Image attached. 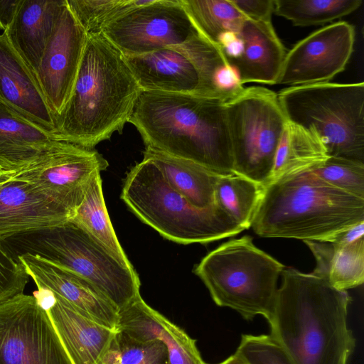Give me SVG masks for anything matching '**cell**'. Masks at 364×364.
I'll use <instances>...</instances> for the list:
<instances>
[{
    "mask_svg": "<svg viewBox=\"0 0 364 364\" xmlns=\"http://www.w3.org/2000/svg\"><path fill=\"white\" fill-rule=\"evenodd\" d=\"M235 353L247 364H294L271 335H242Z\"/></svg>",
    "mask_w": 364,
    "mask_h": 364,
    "instance_id": "obj_35",
    "label": "cell"
},
{
    "mask_svg": "<svg viewBox=\"0 0 364 364\" xmlns=\"http://www.w3.org/2000/svg\"><path fill=\"white\" fill-rule=\"evenodd\" d=\"M100 33L124 56L173 48L199 33L179 0H150L109 21Z\"/></svg>",
    "mask_w": 364,
    "mask_h": 364,
    "instance_id": "obj_11",
    "label": "cell"
},
{
    "mask_svg": "<svg viewBox=\"0 0 364 364\" xmlns=\"http://www.w3.org/2000/svg\"><path fill=\"white\" fill-rule=\"evenodd\" d=\"M197 31L215 45L245 18L231 0H179Z\"/></svg>",
    "mask_w": 364,
    "mask_h": 364,
    "instance_id": "obj_29",
    "label": "cell"
},
{
    "mask_svg": "<svg viewBox=\"0 0 364 364\" xmlns=\"http://www.w3.org/2000/svg\"><path fill=\"white\" fill-rule=\"evenodd\" d=\"M101 172L90 180L83 199L70 220L101 243L119 262L133 267L119 242L106 208Z\"/></svg>",
    "mask_w": 364,
    "mask_h": 364,
    "instance_id": "obj_27",
    "label": "cell"
},
{
    "mask_svg": "<svg viewBox=\"0 0 364 364\" xmlns=\"http://www.w3.org/2000/svg\"><path fill=\"white\" fill-rule=\"evenodd\" d=\"M30 277L0 243V303L22 294Z\"/></svg>",
    "mask_w": 364,
    "mask_h": 364,
    "instance_id": "obj_36",
    "label": "cell"
},
{
    "mask_svg": "<svg viewBox=\"0 0 364 364\" xmlns=\"http://www.w3.org/2000/svg\"><path fill=\"white\" fill-rule=\"evenodd\" d=\"M225 102L191 93L141 91L129 122L146 148L233 173Z\"/></svg>",
    "mask_w": 364,
    "mask_h": 364,
    "instance_id": "obj_2",
    "label": "cell"
},
{
    "mask_svg": "<svg viewBox=\"0 0 364 364\" xmlns=\"http://www.w3.org/2000/svg\"><path fill=\"white\" fill-rule=\"evenodd\" d=\"M0 102L45 129L57 132L55 119L35 75L0 34Z\"/></svg>",
    "mask_w": 364,
    "mask_h": 364,
    "instance_id": "obj_18",
    "label": "cell"
},
{
    "mask_svg": "<svg viewBox=\"0 0 364 364\" xmlns=\"http://www.w3.org/2000/svg\"><path fill=\"white\" fill-rule=\"evenodd\" d=\"M123 56L141 91L195 94L198 87L195 67L173 48Z\"/></svg>",
    "mask_w": 364,
    "mask_h": 364,
    "instance_id": "obj_23",
    "label": "cell"
},
{
    "mask_svg": "<svg viewBox=\"0 0 364 364\" xmlns=\"http://www.w3.org/2000/svg\"><path fill=\"white\" fill-rule=\"evenodd\" d=\"M364 237V222L357 223L328 237L323 242L348 245Z\"/></svg>",
    "mask_w": 364,
    "mask_h": 364,
    "instance_id": "obj_38",
    "label": "cell"
},
{
    "mask_svg": "<svg viewBox=\"0 0 364 364\" xmlns=\"http://www.w3.org/2000/svg\"><path fill=\"white\" fill-rule=\"evenodd\" d=\"M17 171L6 169L0 166V184L11 180Z\"/></svg>",
    "mask_w": 364,
    "mask_h": 364,
    "instance_id": "obj_40",
    "label": "cell"
},
{
    "mask_svg": "<svg viewBox=\"0 0 364 364\" xmlns=\"http://www.w3.org/2000/svg\"><path fill=\"white\" fill-rule=\"evenodd\" d=\"M281 275L267 320L270 335L294 364H347L355 346L347 324V291L294 268H284Z\"/></svg>",
    "mask_w": 364,
    "mask_h": 364,
    "instance_id": "obj_1",
    "label": "cell"
},
{
    "mask_svg": "<svg viewBox=\"0 0 364 364\" xmlns=\"http://www.w3.org/2000/svg\"><path fill=\"white\" fill-rule=\"evenodd\" d=\"M313 253L316 266L311 274L333 288L347 291L364 282V237L348 245L304 241Z\"/></svg>",
    "mask_w": 364,
    "mask_h": 364,
    "instance_id": "obj_25",
    "label": "cell"
},
{
    "mask_svg": "<svg viewBox=\"0 0 364 364\" xmlns=\"http://www.w3.org/2000/svg\"><path fill=\"white\" fill-rule=\"evenodd\" d=\"M116 330L139 341H161L167 350L170 364H206L196 340L149 306L141 295L119 311Z\"/></svg>",
    "mask_w": 364,
    "mask_h": 364,
    "instance_id": "obj_19",
    "label": "cell"
},
{
    "mask_svg": "<svg viewBox=\"0 0 364 364\" xmlns=\"http://www.w3.org/2000/svg\"><path fill=\"white\" fill-rule=\"evenodd\" d=\"M354 41V28L346 21L311 33L286 53L277 84L293 87L329 82L345 69Z\"/></svg>",
    "mask_w": 364,
    "mask_h": 364,
    "instance_id": "obj_12",
    "label": "cell"
},
{
    "mask_svg": "<svg viewBox=\"0 0 364 364\" xmlns=\"http://www.w3.org/2000/svg\"><path fill=\"white\" fill-rule=\"evenodd\" d=\"M144 159L152 161L169 185L193 206L200 209L216 206L215 186L220 175L193 161L145 148Z\"/></svg>",
    "mask_w": 364,
    "mask_h": 364,
    "instance_id": "obj_24",
    "label": "cell"
},
{
    "mask_svg": "<svg viewBox=\"0 0 364 364\" xmlns=\"http://www.w3.org/2000/svg\"><path fill=\"white\" fill-rule=\"evenodd\" d=\"M17 259L30 254L70 270L92 283L119 311L140 296L134 267L119 262L101 243L70 220L0 241Z\"/></svg>",
    "mask_w": 364,
    "mask_h": 364,
    "instance_id": "obj_6",
    "label": "cell"
},
{
    "mask_svg": "<svg viewBox=\"0 0 364 364\" xmlns=\"http://www.w3.org/2000/svg\"><path fill=\"white\" fill-rule=\"evenodd\" d=\"M108 165L95 149L69 143L60 151L17 171L13 178L31 184L73 213L81 203L91 178Z\"/></svg>",
    "mask_w": 364,
    "mask_h": 364,
    "instance_id": "obj_13",
    "label": "cell"
},
{
    "mask_svg": "<svg viewBox=\"0 0 364 364\" xmlns=\"http://www.w3.org/2000/svg\"><path fill=\"white\" fill-rule=\"evenodd\" d=\"M208 364V363H206ZM217 364H247L237 353H234L225 360Z\"/></svg>",
    "mask_w": 364,
    "mask_h": 364,
    "instance_id": "obj_41",
    "label": "cell"
},
{
    "mask_svg": "<svg viewBox=\"0 0 364 364\" xmlns=\"http://www.w3.org/2000/svg\"><path fill=\"white\" fill-rule=\"evenodd\" d=\"M0 364H73L34 295L0 303Z\"/></svg>",
    "mask_w": 364,
    "mask_h": 364,
    "instance_id": "obj_10",
    "label": "cell"
},
{
    "mask_svg": "<svg viewBox=\"0 0 364 364\" xmlns=\"http://www.w3.org/2000/svg\"><path fill=\"white\" fill-rule=\"evenodd\" d=\"M121 198L143 223L177 243H208L245 230L217 205L208 209L193 206L147 159L131 168Z\"/></svg>",
    "mask_w": 364,
    "mask_h": 364,
    "instance_id": "obj_5",
    "label": "cell"
},
{
    "mask_svg": "<svg viewBox=\"0 0 364 364\" xmlns=\"http://www.w3.org/2000/svg\"><path fill=\"white\" fill-rule=\"evenodd\" d=\"M73 214L30 183L12 178L0 184V241L64 224Z\"/></svg>",
    "mask_w": 364,
    "mask_h": 364,
    "instance_id": "obj_17",
    "label": "cell"
},
{
    "mask_svg": "<svg viewBox=\"0 0 364 364\" xmlns=\"http://www.w3.org/2000/svg\"><path fill=\"white\" fill-rule=\"evenodd\" d=\"M52 295L45 309L73 364H96L116 330L86 317L60 296Z\"/></svg>",
    "mask_w": 364,
    "mask_h": 364,
    "instance_id": "obj_21",
    "label": "cell"
},
{
    "mask_svg": "<svg viewBox=\"0 0 364 364\" xmlns=\"http://www.w3.org/2000/svg\"><path fill=\"white\" fill-rule=\"evenodd\" d=\"M69 143L0 102V166L20 171Z\"/></svg>",
    "mask_w": 364,
    "mask_h": 364,
    "instance_id": "obj_20",
    "label": "cell"
},
{
    "mask_svg": "<svg viewBox=\"0 0 364 364\" xmlns=\"http://www.w3.org/2000/svg\"><path fill=\"white\" fill-rule=\"evenodd\" d=\"M65 4V0H21L13 22L4 31L34 75Z\"/></svg>",
    "mask_w": 364,
    "mask_h": 364,
    "instance_id": "obj_22",
    "label": "cell"
},
{
    "mask_svg": "<svg viewBox=\"0 0 364 364\" xmlns=\"http://www.w3.org/2000/svg\"><path fill=\"white\" fill-rule=\"evenodd\" d=\"M87 41L66 3L35 74L55 121L72 93Z\"/></svg>",
    "mask_w": 364,
    "mask_h": 364,
    "instance_id": "obj_14",
    "label": "cell"
},
{
    "mask_svg": "<svg viewBox=\"0 0 364 364\" xmlns=\"http://www.w3.org/2000/svg\"><path fill=\"white\" fill-rule=\"evenodd\" d=\"M328 157L324 146L315 133L287 121L266 186L306 171Z\"/></svg>",
    "mask_w": 364,
    "mask_h": 364,
    "instance_id": "obj_26",
    "label": "cell"
},
{
    "mask_svg": "<svg viewBox=\"0 0 364 364\" xmlns=\"http://www.w3.org/2000/svg\"><path fill=\"white\" fill-rule=\"evenodd\" d=\"M285 267L257 247L250 236L225 242L205 256L194 269L214 302L246 320L270 318L277 280Z\"/></svg>",
    "mask_w": 364,
    "mask_h": 364,
    "instance_id": "obj_8",
    "label": "cell"
},
{
    "mask_svg": "<svg viewBox=\"0 0 364 364\" xmlns=\"http://www.w3.org/2000/svg\"><path fill=\"white\" fill-rule=\"evenodd\" d=\"M150 0H66L73 15L87 34L100 33L109 21Z\"/></svg>",
    "mask_w": 364,
    "mask_h": 364,
    "instance_id": "obj_33",
    "label": "cell"
},
{
    "mask_svg": "<svg viewBox=\"0 0 364 364\" xmlns=\"http://www.w3.org/2000/svg\"><path fill=\"white\" fill-rule=\"evenodd\" d=\"M362 0H274V13L297 26L321 25L347 16Z\"/></svg>",
    "mask_w": 364,
    "mask_h": 364,
    "instance_id": "obj_30",
    "label": "cell"
},
{
    "mask_svg": "<svg viewBox=\"0 0 364 364\" xmlns=\"http://www.w3.org/2000/svg\"><path fill=\"white\" fill-rule=\"evenodd\" d=\"M141 90L123 55L101 33L87 34L75 82L56 119L65 141L95 149L123 132Z\"/></svg>",
    "mask_w": 364,
    "mask_h": 364,
    "instance_id": "obj_3",
    "label": "cell"
},
{
    "mask_svg": "<svg viewBox=\"0 0 364 364\" xmlns=\"http://www.w3.org/2000/svg\"><path fill=\"white\" fill-rule=\"evenodd\" d=\"M278 99L289 122L315 133L328 157L364 164V83L289 87Z\"/></svg>",
    "mask_w": 364,
    "mask_h": 364,
    "instance_id": "obj_7",
    "label": "cell"
},
{
    "mask_svg": "<svg viewBox=\"0 0 364 364\" xmlns=\"http://www.w3.org/2000/svg\"><path fill=\"white\" fill-rule=\"evenodd\" d=\"M16 259L38 290L60 296L82 315L116 330L119 310L90 281L36 255L24 254Z\"/></svg>",
    "mask_w": 364,
    "mask_h": 364,
    "instance_id": "obj_16",
    "label": "cell"
},
{
    "mask_svg": "<svg viewBox=\"0 0 364 364\" xmlns=\"http://www.w3.org/2000/svg\"><path fill=\"white\" fill-rule=\"evenodd\" d=\"M364 222V199L335 188L309 169L264 188L251 227L262 237L323 242Z\"/></svg>",
    "mask_w": 364,
    "mask_h": 364,
    "instance_id": "obj_4",
    "label": "cell"
},
{
    "mask_svg": "<svg viewBox=\"0 0 364 364\" xmlns=\"http://www.w3.org/2000/svg\"><path fill=\"white\" fill-rule=\"evenodd\" d=\"M264 188L235 173L220 176L215 186V205L242 228L251 227Z\"/></svg>",
    "mask_w": 364,
    "mask_h": 364,
    "instance_id": "obj_28",
    "label": "cell"
},
{
    "mask_svg": "<svg viewBox=\"0 0 364 364\" xmlns=\"http://www.w3.org/2000/svg\"><path fill=\"white\" fill-rule=\"evenodd\" d=\"M96 364H170L167 350L159 341H142L116 330Z\"/></svg>",
    "mask_w": 364,
    "mask_h": 364,
    "instance_id": "obj_32",
    "label": "cell"
},
{
    "mask_svg": "<svg viewBox=\"0 0 364 364\" xmlns=\"http://www.w3.org/2000/svg\"><path fill=\"white\" fill-rule=\"evenodd\" d=\"M225 106L233 173L264 188L287 123L277 94L263 87H245Z\"/></svg>",
    "mask_w": 364,
    "mask_h": 364,
    "instance_id": "obj_9",
    "label": "cell"
},
{
    "mask_svg": "<svg viewBox=\"0 0 364 364\" xmlns=\"http://www.w3.org/2000/svg\"><path fill=\"white\" fill-rule=\"evenodd\" d=\"M246 18L256 21H272L274 0H231Z\"/></svg>",
    "mask_w": 364,
    "mask_h": 364,
    "instance_id": "obj_37",
    "label": "cell"
},
{
    "mask_svg": "<svg viewBox=\"0 0 364 364\" xmlns=\"http://www.w3.org/2000/svg\"><path fill=\"white\" fill-rule=\"evenodd\" d=\"M241 84H277L286 50L272 21L245 18L239 28L223 35L217 45Z\"/></svg>",
    "mask_w": 364,
    "mask_h": 364,
    "instance_id": "obj_15",
    "label": "cell"
},
{
    "mask_svg": "<svg viewBox=\"0 0 364 364\" xmlns=\"http://www.w3.org/2000/svg\"><path fill=\"white\" fill-rule=\"evenodd\" d=\"M21 0L0 1V31L8 30L16 14Z\"/></svg>",
    "mask_w": 364,
    "mask_h": 364,
    "instance_id": "obj_39",
    "label": "cell"
},
{
    "mask_svg": "<svg viewBox=\"0 0 364 364\" xmlns=\"http://www.w3.org/2000/svg\"><path fill=\"white\" fill-rule=\"evenodd\" d=\"M309 170L328 184L364 199V164L328 157Z\"/></svg>",
    "mask_w": 364,
    "mask_h": 364,
    "instance_id": "obj_34",
    "label": "cell"
},
{
    "mask_svg": "<svg viewBox=\"0 0 364 364\" xmlns=\"http://www.w3.org/2000/svg\"><path fill=\"white\" fill-rule=\"evenodd\" d=\"M173 48L184 55L197 71L199 84L194 95L224 101L218 90L217 80L228 64L220 48L200 33Z\"/></svg>",
    "mask_w": 364,
    "mask_h": 364,
    "instance_id": "obj_31",
    "label": "cell"
}]
</instances>
